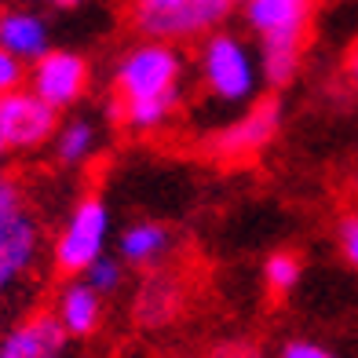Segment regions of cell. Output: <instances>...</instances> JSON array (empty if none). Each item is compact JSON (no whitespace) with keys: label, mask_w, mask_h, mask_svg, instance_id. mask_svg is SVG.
Instances as JSON below:
<instances>
[{"label":"cell","mask_w":358,"mask_h":358,"mask_svg":"<svg viewBox=\"0 0 358 358\" xmlns=\"http://www.w3.org/2000/svg\"><path fill=\"white\" fill-rule=\"evenodd\" d=\"M179 80H183V55L169 41H143L128 48L113 70V103H176L179 106Z\"/></svg>","instance_id":"1"},{"label":"cell","mask_w":358,"mask_h":358,"mask_svg":"<svg viewBox=\"0 0 358 358\" xmlns=\"http://www.w3.org/2000/svg\"><path fill=\"white\" fill-rule=\"evenodd\" d=\"M201 85L223 106L249 103L259 88V59L249 52V44L234 34H208L201 44Z\"/></svg>","instance_id":"2"},{"label":"cell","mask_w":358,"mask_h":358,"mask_svg":"<svg viewBox=\"0 0 358 358\" xmlns=\"http://www.w3.org/2000/svg\"><path fill=\"white\" fill-rule=\"evenodd\" d=\"M231 0H132V22L146 41L201 37L227 19Z\"/></svg>","instance_id":"3"},{"label":"cell","mask_w":358,"mask_h":358,"mask_svg":"<svg viewBox=\"0 0 358 358\" xmlns=\"http://www.w3.org/2000/svg\"><path fill=\"white\" fill-rule=\"evenodd\" d=\"M106 238H110V208L99 194H88L73 205L70 220L62 223V231L55 238V271L66 278H80L95 259L106 252Z\"/></svg>","instance_id":"4"},{"label":"cell","mask_w":358,"mask_h":358,"mask_svg":"<svg viewBox=\"0 0 358 358\" xmlns=\"http://www.w3.org/2000/svg\"><path fill=\"white\" fill-rule=\"evenodd\" d=\"M59 132V110L34 88L0 92V139L8 150H37Z\"/></svg>","instance_id":"5"},{"label":"cell","mask_w":358,"mask_h":358,"mask_svg":"<svg viewBox=\"0 0 358 358\" xmlns=\"http://www.w3.org/2000/svg\"><path fill=\"white\" fill-rule=\"evenodd\" d=\"M282 128V103L278 99H259L252 103L238 121L223 124L220 132L208 139V154L220 161H245L256 157L264 146H271V139L278 136Z\"/></svg>","instance_id":"6"},{"label":"cell","mask_w":358,"mask_h":358,"mask_svg":"<svg viewBox=\"0 0 358 358\" xmlns=\"http://www.w3.org/2000/svg\"><path fill=\"white\" fill-rule=\"evenodd\" d=\"M88 80H92V70L85 55L66 52V48H48L34 62V70H29V88L55 110H66L85 99Z\"/></svg>","instance_id":"7"},{"label":"cell","mask_w":358,"mask_h":358,"mask_svg":"<svg viewBox=\"0 0 358 358\" xmlns=\"http://www.w3.org/2000/svg\"><path fill=\"white\" fill-rule=\"evenodd\" d=\"M318 0H249L245 22L259 44H296L303 48Z\"/></svg>","instance_id":"8"},{"label":"cell","mask_w":358,"mask_h":358,"mask_svg":"<svg viewBox=\"0 0 358 358\" xmlns=\"http://www.w3.org/2000/svg\"><path fill=\"white\" fill-rule=\"evenodd\" d=\"M41 256V223L29 213H11L0 220V303L34 271Z\"/></svg>","instance_id":"9"},{"label":"cell","mask_w":358,"mask_h":358,"mask_svg":"<svg viewBox=\"0 0 358 358\" xmlns=\"http://www.w3.org/2000/svg\"><path fill=\"white\" fill-rule=\"evenodd\" d=\"M70 333L55 311H37L0 336V358H62Z\"/></svg>","instance_id":"10"},{"label":"cell","mask_w":358,"mask_h":358,"mask_svg":"<svg viewBox=\"0 0 358 358\" xmlns=\"http://www.w3.org/2000/svg\"><path fill=\"white\" fill-rule=\"evenodd\" d=\"M55 318L70 336H92L103 322V296L85 278H70L55 296Z\"/></svg>","instance_id":"11"},{"label":"cell","mask_w":358,"mask_h":358,"mask_svg":"<svg viewBox=\"0 0 358 358\" xmlns=\"http://www.w3.org/2000/svg\"><path fill=\"white\" fill-rule=\"evenodd\" d=\"M0 48L19 62H37L48 52V22L34 11H4L0 15Z\"/></svg>","instance_id":"12"},{"label":"cell","mask_w":358,"mask_h":358,"mask_svg":"<svg viewBox=\"0 0 358 358\" xmlns=\"http://www.w3.org/2000/svg\"><path fill=\"white\" fill-rule=\"evenodd\" d=\"M117 252L128 267H157L161 259L172 252V231L165 223L154 220H139L132 223L117 241Z\"/></svg>","instance_id":"13"},{"label":"cell","mask_w":358,"mask_h":358,"mask_svg":"<svg viewBox=\"0 0 358 358\" xmlns=\"http://www.w3.org/2000/svg\"><path fill=\"white\" fill-rule=\"evenodd\" d=\"M183 307V285L172 274H150L143 285H139V296H136V318L143 325H165L179 315Z\"/></svg>","instance_id":"14"},{"label":"cell","mask_w":358,"mask_h":358,"mask_svg":"<svg viewBox=\"0 0 358 358\" xmlns=\"http://www.w3.org/2000/svg\"><path fill=\"white\" fill-rule=\"evenodd\" d=\"M95 146H99V132H95V124L88 117H73L66 124H59L55 132V161L59 165H85V161L95 154Z\"/></svg>","instance_id":"15"},{"label":"cell","mask_w":358,"mask_h":358,"mask_svg":"<svg viewBox=\"0 0 358 358\" xmlns=\"http://www.w3.org/2000/svg\"><path fill=\"white\" fill-rule=\"evenodd\" d=\"M300 274H303V264H300V256L289 252V249H278V252H271L264 259V285L274 292V296H285V292L296 289Z\"/></svg>","instance_id":"16"},{"label":"cell","mask_w":358,"mask_h":358,"mask_svg":"<svg viewBox=\"0 0 358 358\" xmlns=\"http://www.w3.org/2000/svg\"><path fill=\"white\" fill-rule=\"evenodd\" d=\"M80 278H85L95 292H99V296H106V292H117L121 289V282H124V259L121 256H99L95 259V264L80 274Z\"/></svg>","instance_id":"17"},{"label":"cell","mask_w":358,"mask_h":358,"mask_svg":"<svg viewBox=\"0 0 358 358\" xmlns=\"http://www.w3.org/2000/svg\"><path fill=\"white\" fill-rule=\"evenodd\" d=\"M336 241H340V252L351 267H358V213L340 220V231H336Z\"/></svg>","instance_id":"18"},{"label":"cell","mask_w":358,"mask_h":358,"mask_svg":"<svg viewBox=\"0 0 358 358\" xmlns=\"http://www.w3.org/2000/svg\"><path fill=\"white\" fill-rule=\"evenodd\" d=\"M278 358H336L329 348L315 344V340H289V344L278 351Z\"/></svg>","instance_id":"19"},{"label":"cell","mask_w":358,"mask_h":358,"mask_svg":"<svg viewBox=\"0 0 358 358\" xmlns=\"http://www.w3.org/2000/svg\"><path fill=\"white\" fill-rule=\"evenodd\" d=\"M19 85H22V62L0 48V92H11Z\"/></svg>","instance_id":"20"},{"label":"cell","mask_w":358,"mask_h":358,"mask_svg":"<svg viewBox=\"0 0 358 358\" xmlns=\"http://www.w3.org/2000/svg\"><path fill=\"white\" fill-rule=\"evenodd\" d=\"M22 208V194H19V183L11 176H0V220L19 213Z\"/></svg>","instance_id":"21"},{"label":"cell","mask_w":358,"mask_h":358,"mask_svg":"<svg viewBox=\"0 0 358 358\" xmlns=\"http://www.w3.org/2000/svg\"><path fill=\"white\" fill-rule=\"evenodd\" d=\"M216 358H264V355H259V348H252V344H231V348H223Z\"/></svg>","instance_id":"22"},{"label":"cell","mask_w":358,"mask_h":358,"mask_svg":"<svg viewBox=\"0 0 358 358\" xmlns=\"http://www.w3.org/2000/svg\"><path fill=\"white\" fill-rule=\"evenodd\" d=\"M344 77H348L351 85L358 88V41L348 48V55H344Z\"/></svg>","instance_id":"23"},{"label":"cell","mask_w":358,"mask_h":358,"mask_svg":"<svg viewBox=\"0 0 358 358\" xmlns=\"http://www.w3.org/2000/svg\"><path fill=\"white\" fill-rule=\"evenodd\" d=\"M44 4H52V8H59V11H70V8H80L85 0H44Z\"/></svg>","instance_id":"24"},{"label":"cell","mask_w":358,"mask_h":358,"mask_svg":"<svg viewBox=\"0 0 358 358\" xmlns=\"http://www.w3.org/2000/svg\"><path fill=\"white\" fill-rule=\"evenodd\" d=\"M4 150H8V146H4V139H0V161H4Z\"/></svg>","instance_id":"25"},{"label":"cell","mask_w":358,"mask_h":358,"mask_svg":"<svg viewBox=\"0 0 358 358\" xmlns=\"http://www.w3.org/2000/svg\"><path fill=\"white\" fill-rule=\"evenodd\" d=\"M231 4H249V0H231Z\"/></svg>","instance_id":"26"}]
</instances>
